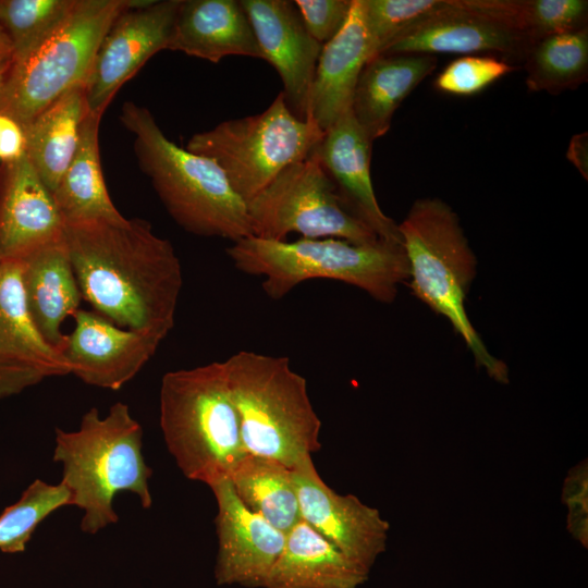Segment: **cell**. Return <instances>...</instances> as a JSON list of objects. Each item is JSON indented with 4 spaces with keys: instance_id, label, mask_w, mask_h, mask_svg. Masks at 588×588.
<instances>
[{
    "instance_id": "obj_2",
    "label": "cell",
    "mask_w": 588,
    "mask_h": 588,
    "mask_svg": "<svg viewBox=\"0 0 588 588\" xmlns=\"http://www.w3.org/2000/svg\"><path fill=\"white\" fill-rule=\"evenodd\" d=\"M53 461L62 465L61 483L70 492V505L84 512L81 529L96 534L119 517L113 500L120 492L136 494L144 509L152 504L151 468L143 455V428L128 405L114 403L101 417L87 411L74 431L56 429Z\"/></svg>"
},
{
    "instance_id": "obj_7",
    "label": "cell",
    "mask_w": 588,
    "mask_h": 588,
    "mask_svg": "<svg viewBox=\"0 0 588 588\" xmlns=\"http://www.w3.org/2000/svg\"><path fill=\"white\" fill-rule=\"evenodd\" d=\"M397 228L413 294L450 321L477 366L495 381L506 383L505 363L490 354L466 314L465 298L477 261L457 215L439 198H420Z\"/></svg>"
},
{
    "instance_id": "obj_27",
    "label": "cell",
    "mask_w": 588,
    "mask_h": 588,
    "mask_svg": "<svg viewBox=\"0 0 588 588\" xmlns=\"http://www.w3.org/2000/svg\"><path fill=\"white\" fill-rule=\"evenodd\" d=\"M229 480L242 501L273 527L287 534L302 520L292 469L283 464L246 454L231 473Z\"/></svg>"
},
{
    "instance_id": "obj_15",
    "label": "cell",
    "mask_w": 588,
    "mask_h": 588,
    "mask_svg": "<svg viewBox=\"0 0 588 588\" xmlns=\"http://www.w3.org/2000/svg\"><path fill=\"white\" fill-rule=\"evenodd\" d=\"M210 489L218 507L215 518L218 537L216 583L262 588L283 550L285 534L247 509L229 479Z\"/></svg>"
},
{
    "instance_id": "obj_6",
    "label": "cell",
    "mask_w": 588,
    "mask_h": 588,
    "mask_svg": "<svg viewBox=\"0 0 588 588\" xmlns=\"http://www.w3.org/2000/svg\"><path fill=\"white\" fill-rule=\"evenodd\" d=\"M159 421L183 475L209 488L229 479L246 455L223 362L164 373Z\"/></svg>"
},
{
    "instance_id": "obj_39",
    "label": "cell",
    "mask_w": 588,
    "mask_h": 588,
    "mask_svg": "<svg viewBox=\"0 0 588 588\" xmlns=\"http://www.w3.org/2000/svg\"><path fill=\"white\" fill-rule=\"evenodd\" d=\"M13 62V49L9 38L0 26V70L8 71Z\"/></svg>"
},
{
    "instance_id": "obj_17",
    "label": "cell",
    "mask_w": 588,
    "mask_h": 588,
    "mask_svg": "<svg viewBox=\"0 0 588 588\" xmlns=\"http://www.w3.org/2000/svg\"><path fill=\"white\" fill-rule=\"evenodd\" d=\"M64 221L26 155L0 164V261H20L63 238Z\"/></svg>"
},
{
    "instance_id": "obj_11",
    "label": "cell",
    "mask_w": 588,
    "mask_h": 588,
    "mask_svg": "<svg viewBox=\"0 0 588 588\" xmlns=\"http://www.w3.org/2000/svg\"><path fill=\"white\" fill-rule=\"evenodd\" d=\"M534 42L522 29L516 0H455L454 5L408 32L381 54L493 53L523 61Z\"/></svg>"
},
{
    "instance_id": "obj_23",
    "label": "cell",
    "mask_w": 588,
    "mask_h": 588,
    "mask_svg": "<svg viewBox=\"0 0 588 588\" xmlns=\"http://www.w3.org/2000/svg\"><path fill=\"white\" fill-rule=\"evenodd\" d=\"M437 64L436 56L424 53L379 54L365 64L351 110L371 140L387 134L395 110Z\"/></svg>"
},
{
    "instance_id": "obj_29",
    "label": "cell",
    "mask_w": 588,
    "mask_h": 588,
    "mask_svg": "<svg viewBox=\"0 0 588 588\" xmlns=\"http://www.w3.org/2000/svg\"><path fill=\"white\" fill-rule=\"evenodd\" d=\"M77 0H0V26L13 61L42 45L65 22Z\"/></svg>"
},
{
    "instance_id": "obj_37",
    "label": "cell",
    "mask_w": 588,
    "mask_h": 588,
    "mask_svg": "<svg viewBox=\"0 0 588 588\" xmlns=\"http://www.w3.org/2000/svg\"><path fill=\"white\" fill-rule=\"evenodd\" d=\"M587 134L575 135L571 142L567 158L587 177Z\"/></svg>"
},
{
    "instance_id": "obj_4",
    "label": "cell",
    "mask_w": 588,
    "mask_h": 588,
    "mask_svg": "<svg viewBox=\"0 0 588 588\" xmlns=\"http://www.w3.org/2000/svg\"><path fill=\"white\" fill-rule=\"evenodd\" d=\"M241 272L261 277L262 290L281 299L299 283L329 279L354 285L381 303H392L397 285L408 280L403 245L379 241L356 244L341 238H305L294 242L264 240L253 235L226 248Z\"/></svg>"
},
{
    "instance_id": "obj_31",
    "label": "cell",
    "mask_w": 588,
    "mask_h": 588,
    "mask_svg": "<svg viewBox=\"0 0 588 588\" xmlns=\"http://www.w3.org/2000/svg\"><path fill=\"white\" fill-rule=\"evenodd\" d=\"M360 2L375 58L408 32L450 10L455 0H360Z\"/></svg>"
},
{
    "instance_id": "obj_35",
    "label": "cell",
    "mask_w": 588,
    "mask_h": 588,
    "mask_svg": "<svg viewBox=\"0 0 588 588\" xmlns=\"http://www.w3.org/2000/svg\"><path fill=\"white\" fill-rule=\"evenodd\" d=\"M587 478V462L585 461L568 473L563 488V501L568 509L567 529L584 547H587L588 541Z\"/></svg>"
},
{
    "instance_id": "obj_10",
    "label": "cell",
    "mask_w": 588,
    "mask_h": 588,
    "mask_svg": "<svg viewBox=\"0 0 588 588\" xmlns=\"http://www.w3.org/2000/svg\"><path fill=\"white\" fill-rule=\"evenodd\" d=\"M252 235L284 241L291 233L305 238L334 237L356 244L381 241L341 199L317 157L292 163L246 203Z\"/></svg>"
},
{
    "instance_id": "obj_25",
    "label": "cell",
    "mask_w": 588,
    "mask_h": 588,
    "mask_svg": "<svg viewBox=\"0 0 588 588\" xmlns=\"http://www.w3.org/2000/svg\"><path fill=\"white\" fill-rule=\"evenodd\" d=\"M101 118L96 113L86 114L75 155L52 192L64 223L106 221L123 224L128 220L114 206L103 180L99 152Z\"/></svg>"
},
{
    "instance_id": "obj_13",
    "label": "cell",
    "mask_w": 588,
    "mask_h": 588,
    "mask_svg": "<svg viewBox=\"0 0 588 588\" xmlns=\"http://www.w3.org/2000/svg\"><path fill=\"white\" fill-rule=\"evenodd\" d=\"M302 519L366 571L384 552L390 524L354 494H340L318 474L313 457L292 469Z\"/></svg>"
},
{
    "instance_id": "obj_19",
    "label": "cell",
    "mask_w": 588,
    "mask_h": 588,
    "mask_svg": "<svg viewBox=\"0 0 588 588\" xmlns=\"http://www.w3.org/2000/svg\"><path fill=\"white\" fill-rule=\"evenodd\" d=\"M373 58L360 0H353L340 32L322 46L309 96L307 119L326 132L352 107L365 64Z\"/></svg>"
},
{
    "instance_id": "obj_22",
    "label": "cell",
    "mask_w": 588,
    "mask_h": 588,
    "mask_svg": "<svg viewBox=\"0 0 588 588\" xmlns=\"http://www.w3.org/2000/svg\"><path fill=\"white\" fill-rule=\"evenodd\" d=\"M20 265L33 322L41 336L62 353V322L79 309L83 299L64 238L29 254Z\"/></svg>"
},
{
    "instance_id": "obj_20",
    "label": "cell",
    "mask_w": 588,
    "mask_h": 588,
    "mask_svg": "<svg viewBox=\"0 0 588 588\" xmlns=\"http://www.w3.org/2000/svg\"><path fill=\"white\" fill-rule=\"evenodd\" d=\"M0 354L22 391L45 378L70 373L62 353L41 336L33 322L20 261H0Z\"/></svg>"
},
{
    "instance_id": "obj_24",
    "label": "cell",
    "mask_w": 588,
    "mask_h": 588,
    "mask_svg": "<svg viewBox=\"0 0 588 588\" xmlns=\"http://www.w3.org/2000/svg\"><path fill=\"white\" fill-rule=\"evenodd\" d=\"M368 575L302 519L285 535L262 588H358Z\"/></svg>"
},
{
    "instance_id": "obj_8",
    "label": "cell",
    "mask_w": 588,
    "mask_h": 588,
    "mask_svg": "<svg viewBox=\"0 0 588 588\" xmlns=\"http://www.w3.org/2000/svg\"><path fill=\"white\" fill-rule=\"evenodd\" d=\"M136 0H77L65 22L7 72L0 114L25 128L39 113L84 85L97 49L115 17Z\"/></svg>"
},
{
    "instance_id": "obj_12",
    "label": "cell",
    "mask_w": 588,
    "mask_h": 588,
    "mask_svg": "<svg viewBox=\"0 0 588 588\" xmlns=\"http://www.w3.org/2000/svg\"><path fill=\"white\" fill-rule=\"evenodd\" d=\"M180 4L181 0H136L115 17L84 83L90 113L102 115L122 85L167 49Z\"/></svg>"
},
{
    "instance_id": "obj_5",
    "label": "cell",
    "mask_w": 588,
    "mask_h": 588,
    "mask_svg": "<svg viewBox=\"0 0 588 588\" xmlns=\"http://www.w3.org/2000/svg\"><path fill=\"white\" fill-rule=\"evenodd\" d=\"M223 363L246 454L293 469L321 449L307 381L287 357L242 350Z\"/></svg>"
},
{
    "instance_id": "obj_32",
    "label": "cell",
    "mask_w": 588,
    "mask_h": 588,
    "mask_svg": "<svg viewBox=\"0 0 588 588\" xmlns=\"http://www.w3.org/2000/svg\"><path fill=\"white\" fill-rule=\"evenodd\" d=\"M516 5L518 23L532 42L587 28L586 0H516Z\"/></svg>"
},
{
    "instance_id": "obj_30",
    "label": "cell",
    "mask_w": 588,
    "mask_h": 588,
    "mask_svg": "<svg viewBox=\"0 0 588 588\" xmlns=\"http://www.w3.org/2000/svg\"><path fill=\"white\" fill-rule=\"evenodd\" d=\"M64 505H70V492L61 482L51 485L35 479L0 514V551H24L39 524Z\"/></svg>"
},
{
    "instance_id": "obj_38",
    "label": "cell",
    "mask_w": 588,
    "mask_h": 588,
    "mask_svg": "<svg viewBox=\"0 0 588 588\" xmlns=\"http://www.w3.org/2000/svg\"><path fill=\"white\" fill-rule=\"evenodd\" d=\"M21 391L14 372L0 354V397H8Z\"/></svg>"
},
{
    "instance_id": "obj_18",
    "label": "cell",
    "mask_w": 588,
    "mask_h": 588,
    "mask_svg": "<svg viewBox=\"0 0 588 588\" xmlns=\"http://www.w3.org/2000/svg\"><path fill=\"white\" fill-rule=\"evenodd\" d=\"M372 143L350 110L324 132L313 154L346 208L381 241L403 245L397 224L384 215L376 198L370 176Z\"/></svg>"
},
{
    "instance_id": "obj_28",
    "label": "cell",
    "mask_w": 588,
    "mask_h": 588,
    "mask_svg": "<svg viewBox=\"0 0 588 588\" xmlns=\"http://www.w3.org/2000/svg\"><path fill=\"white\" fill-rule=\"evenodd\" d=\"M523 61L529 90L560 94L576 89L588 78V29L539 39Z\"/></svg>"
},
{
    "instance_id": "obj_33",
    "label": "cell",
    "mask_w": 588,
    "mask_h": 588,
    "mask_svg": "<svg viewBox=\"0 0 588 588\" xmlns=\"http://www.w3.org/2000/svg\"><path fill=\"white\" fill-rule=\"evenodd\" d=\"M512 63L494 56H463L450 62L434 81V87L455 96H473L515 71Z\"/></svg>"
},
{
    "instance_id": "obj_36",
    "label": "cell",
    "mask_w": 588,
    "mask_h": 588,
    "mask_svg": "<svg viewBox=\"0 0 588 588\" xmlns=\"http://www.w3.org/2000/svg\"><path fill=\"white\" fill-rule=\"evenodd\" d=\"M26 138L23 127L13 119L0 114V160L10 162L25 156Z\"/></svg>"
},
{
    "instance_id": "obj_1",
    "label": "cell",
    "mask_w": 588,
    "mask_h": 588,
    "mask_svg": "<svg viewBox=\"0 0 588 588\" xmlns=\"http://www.w3.org/2000/svg\"><path fill=\"white\" fill-rule=\"evenodd\" d=\"M63 238L83 299L119 327L164 340L183 286L171 242L144 219L64 223Z\"/></svg>"
},
{
    "instance_id": "obj_16",
    "label": "cell",
    "mask_w": 588,
    "mask_h": 588,
    "mask_svg": "<svg viewBox=\"0 0 588 588\" xmlns=\"http://www.w3.org/2000/svg\"><path fill=\"white\" fill-rule=\"evenodd\" d=\"M240 3L250 22L262 59L282 79L286 105L297 118L307 119L322 45L306 29L294 1L242 0Z\"/></svg>"
},
{
    "instance_id": "obj_14",
    "label": "cell",
    "mask_w": 588,
    "mask_h": 588,
    "mask_svg": "<svg viewBox=\"0 0 588 588\" xmlns=\"http://www.w3.org/2000/svg\"><path fill=\"white\" fill-rule=\"evenodd\" d=\"M62 355L87 384L120 390L154 356L163 341L156 334L117 326L95 310L77 309Z\"/></svg>"
},
{
    "instance_id": "obj_9",
    "label": "cell",
    "mask_w": 588,
    "mask_h": 588,
    "mask_svg": "<svg viewBox=\"0 0 588 588\" xmlns=\"http://www.w3.org/2000/svg\"><path fill=\"white\" fill-rule=\"evenodd\" d=\"M323 134L310 118H297L281 91L264 112L196 133L185 149L215 161L248 203L286 167L306 159Z\"/></svg>"
},
{
    "instance_id": "obj_21",
    "label": "cell",
    "mask_w": 588,
    "mask_h": 588,
    "mask_svg": "<svg viewBox=\"0 0 588 588\" xmlns=\"http://www.w3.org/2000/svg\"><path fill=\"white\" fill-rule=\"evenodd\" d=\"M167 49L218 63L229 56L262 59L240 1L181 0Z\"/></svg>"
},
{
    "instance_id": "obj_3",
    "label": "cell",
    "mask_w": 588,
    "mask_h": 588,
    "mask_svg": "<svg viewBox=\"0 0 588 588\" xmlns=\"http://www.w3.org/2000/svg\"><path fill=\"white\" fill-rule=\"evenodd\" d=\"M120 121L134 136L140 170L181 228L232 242L252 235L246 203L215 161L170 140L146 107L124 102Z\"/></svg>"
},
{
    "instance_id": "obj_34",
    "label": "cell",
    "mask_w": 588,
    "mask_h": 588,
    "mask_svg": "<svg viewBox=\"0 0 588 588\" xmlns=\"http://www.w3.org/2000/svg\"><path fill=\"white\" fill-rule=\"evenodd\" d=\"M353 0H296L294 1L304 25L320 45L330 41L343 27Z\"/></svg>"
},
{
    "instance_id": "obj_26",
    "label": "cell",
    "mask_w": 588,
    "mask_h": 588,
    "mask_svg": "<svg viewBox=\"0 0 588 588\" xmlns=\"http://www.w3.org/2000/svg\"><path fill=\"white\" fill-rule=\"evenodd\" d=\"M88 112L84 85H79L23 128L25 155L51 194L75 155L81 125Z\"/></svg>"
},
{
    "instance_id": "obj_40",
    "label": "cell",
    "mask_w": 588,
    "mask_h": 588,
    "mask_svg": "<svg viewBox=\"0 0 588 588\" xmlns=\"http://www.w3.org/2000/svg\"><path fill=\"white\" fill-rule=\"evenodd\" d=\"M8 71L0 70V99H1L2 89H3V85H4V79H5V75H7Z\"/></svg>"
}]
</instances>
